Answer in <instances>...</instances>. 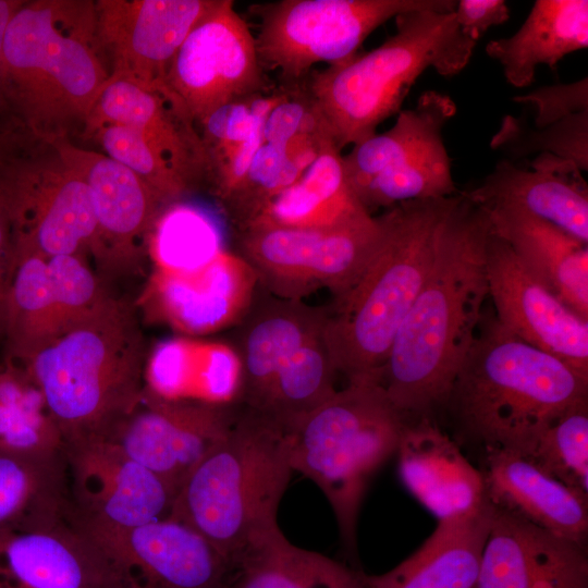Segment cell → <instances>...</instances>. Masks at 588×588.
Masks as SVG:
<instances>
[{
    "mask_svg": "<svg viewBox=\"0 0 588 588\" xmlns=\"http://www.w3.org/2000/svg\"><path fill=\"white\" fill-rule=\"evenodd\" d=\"M487 211L458 193L429 273L402 321L377 381L408 418L444 407L489 299Z\"/></svg>",
    "mask_w": 588,
    "mask_h": 588,
    "instance_id": "obj_1",
    "label": "cell"
},
{
    "mask_svg": "<svg viewBox=\"0 0 588 588\" xmlns=\"http://www.w3.org/2000/svg\"><path fill=\"white\" fill-rule=\"evenodd\" d=\"M108 79L95 1H23L4 37L0 101L30 138L51 145L82 136Z\"/></svg>",
    "mask_w": 588,
    "mask_h": 588,
    "instance_id": "obj_2",
    "label": "cell"
},
{
    "mask_svg": "<svg viewBox=\"0 0 588 588\" xmlns=\"http://www.w3.org/2000/svg\"><path fill=\"white\" fill-rule=\"evenodd\" d=\"M145 342L132 307L108 296L24 359L64 444L105 439L138 405Z\"/></svg>",
    "mask_w": 588,
    "mask_h": 588,
    "instance_id": "obj_3",
    "label": "cell"
},
{
    "mask_svg": "<svg viewBox=\"0 0 588 588\" xmlns=\"http://www.w3.org/2000/svg\"><path fill=\"white\" fill-rule=\"evenodd\" d=\"M588 399V375L518 339L485 309L444 407L485 449L525 452L574 404Z\"/></svg>",
    "mask_w": 588,
    "mask_h": 588,
    "instance_id": "obj_4",
    "label": "cell"
},
{
    "mask_svg": "<svg viewBox=\"0 0 588 588\" xmlns=\"http://www.w3.org/2000/svg\"><path fill=\"white\" fill-rule=\"evenodd\" d=\"M457 197L400 203L378 216L382 235L373 257L358 281L326 308L324 341L347 382L377 381Z\"/></svg>",
    "mask_w": 588,
    "mask_h": 588,
    "instance_id": "obj_5",
    "label": "cell"
},
{
    "mask_svg": "<svg viewBox=\"0 0 588 588\" xmlns=\"http://www.w3.org/2000/svg\"><path fill=\"white\" fill-rule=\"evenodd\" d=\"M293 471L289 431L241 406L225 437L183 481L167 517L199 532L233 567L257 537L279 526Z\"/></svg>",
    "mask_w": 588,
    "mask_h": 588,
    "instance_id": "obj_6",
    "label": "cell"
},
{
    "mask_svg": "<svg viewBox=\"0 0 588 588\" xmlns=\"http://www.w3.org/2000/svg\"><path fill=\"white\" fill-rule=\"evenodd\" d=\"M394 21L395 33L380 46L307 77L305 88L341 150L397 114L427 69L453 76L473 56L476 42L463 35L454 11L413 10Z\"/></svg>",
    "mask_w": 588,
    "mask_h": 588,
    "instance_id": "obj_7",
    "label": "cell"
},
{
    "mask_svg": "<svg viewBox=\"0 0 588 588\" xmlns=\"http://www.w3.org/2000/svg\"><path fill=\"white\" fill-rule=\"evenodd\" d=\"M408 419L376 380L363 379L336 390L289 431L293 470L322 491L350 551L369 481L396 453Z\"/></svg>",
    "mask_w": 588,
    "mask_h": 588,
    "instance_id": "obj_8",
    "label": "cell"
},
{
    "mask_svg": "<svg viewBox=\"0 0 588 588\" xmlns=\"http://www.w3.org/2000/svg\"><path fill=\"white\" fill-rule=\"evenodd\" d=\"M455 113L449 95L426 90L414 108L397 113L391 128L343 155L346 179L368 212L457 194L442 135Z\"/></svg>",
    "mask_w": 588,
    "mask_h": 588,
    "instance_id": "obj_9",
    "label": "cell"
},
{
    "mask_svg": "<svg viewBox=\"0 0 588 588\" xmlns=\"http://www.w3.org/2000/svg\"><path fill=\"white\" fill-rule=\"evenodd\" d=\"M454 0H280L254 7L264 70L297 85L318 63L341 64L358 54L387 21L413 10L454 11Z\"/></svg>",
    "mask_w": 588,
    "mask_h": 588,
    "instance_id": "obj_10",
    "label": "cell"
},
{
    "mask_svg": "<svg viewBox=\"0 0 588 588\" xmlns=\"http://www.w3.org/2000/svg\"><path fill=\"white\" fill-rule=\"evenodd\" d=\"M236 250L270 294L302 301L318 290L334 298L362 277L382 235L379 217L338 229L249 225L234 230Z\"/></svg>",
    "mask_w": 588,
    "mask_h": 588,
    "instance_id": "obj_11",
    "label": "cell"
},
{
    "mask_svg": "<svg viewBox=\"0 0 588 588\" xmlns=\"http://www.w3.org/2000/svg\"><path fill=\"white\" fill-rule=\"evenodd\" d=\"M35 152L7 157L0 148V198L13 245L46 259L90 250L96 222L85 181L52 145L35 139Z\"/></svg>",
    "mask_w": 588,
    "mask_h": 588,
    "instance_id": "obj_12",
    "label": "cell"
},
{
    "mask_svg": "<svg viewBox=\"0 0 588 588\" xmlns=\"http://www.w3.org/2000/svg\"><path fill=\"white\" fill-rule=\"evenodd\" d=\"M164 89L199 125L221 107L270 91L255 35L232 0H217L173 58Z\"/></svg>",
    "mask_w": 588,
    "mask_h": 588,
    "instance_id": "obj_13",
    "label": "cell"
},
{
    "mask_svg": "<svg viewBox=\"0 0 588 588\" xmlns=\"http://www.w3.org/2000/svg\"><path fill=\"white\" fill-rule=\"evenodd\" d=\"M240 404L161 397L147 388L106 440L160 477L176 494L194 467L228 433Z\"/></svg>",
    "mask_w": 588,
    "mask_h": 588,
    "instance_id": "obj_14",
    "label": "cell"
},
{
    "mask_svg": "<svg viewBox=\"0 0 588 588\" xmlns=\"http://www.w3.org/2000/svg\"><path fill=\"white\" fill-rule=\"evenodd\" d=\"M74 518L90 530L132 528L169 515L175 492L106 439L63 448Z\"/></svg>",
    "mask_w": 588,
    "mask_h": 588,
    "instance_id": "obj_15",
    "label": "cell"
},
{
    "mask_svg": "<svg viewBox=\"0 0 588 588\" xmlns=\"http://www.w3.org/2000/svg\"><path fill=\"white\" fill-rule=\"evenodd\" d=\"M217 0H98L96 35L109 77L164 90L177 50Z\"/></svg>",
    "mask_w": 588,
    "mask_h": 588,
    "instance_id": "obj_16",
    "label": "cell"
},
{
    "mask_svg": "<svg viewBox=\"0 0 588 588\" xmlns=\"http://www.w3.org/2000/svg\"><path fill=\"white\" fill-rule=\"evenodd\" d=\"M489 299L512 334L588 375V319L539 282L492 233L486 248Z\"/></svg>",
    "mask_w": 588,
    "mask_h": 588,
    "instance_id": "obj_17",
    "label": "cell"
},
{
    "mask_svg": "<svg viewBox=\"0 0 588 588\" xmlns=\"http://www.w3.org/2000/svg\"><path fill=\"white\" fill-rule=\"evenodd\" d=\"M51 145L89 188L96 222L89 252L107 269L134 267L148 254V237L163 203L138 175L106 154L69 139Z\"/></svg>",
    "mask_w": 588,
    "mask_h": 588,
    "instance_id": "obj_18",
    "label": "cell"
},
{
    "mask_svg": "<svg viewBox=\"0 0 588 588\" xmlns=\"http://www.w3.org/2000/svg\"><path fill=\"white\" fill-rule=\"evenodd\" d=\"M0 588H128L103 544L72 516L0 531Z\"/></svg>",
    "mask_w": 588,
    "mask_h": 588,
    "instance_id": "obj_19",
    "label": "cell"
},
{
    "mask_svg": "<svg viewBox=\"0 0 588 588\" xmlns=\"http://www.w3.org/2000/svg\"><path fill=\"white\" fill-rule=\"evenodd\" d=\"M86 529L117 562L128 588L228 587L230 563L205 537L181 522L164 517L132 528Z\"/></svg>",
    "mask_w": 588,
    "mask_h": 588,
    "instance_id": "obj_20",
    "label": "cell"
},
{
    "mask_svg": "<svg viewBox=\"0 0 588 588\" xmlns=\"http://www.w3.org/2000/svg\"><path fill=\"white\" fill-rule=\"evenodd\" d=\"M258 284L247 261L225 249L194 271L155 269L144 302L155 319L184 334L203 335L234 328L247 313Z\"/></svg>",
    "mask_w": 588,
    "mask_h": 588,
    "instance_id": "obj_21",
    "label": "cell"
},
{
    "mask_svg": "<svg viewBox=\"0 0 588 588\" xmlns=\"http://www.w3.org/2000/svg\"><path fill=\"white\" fill-rule=\"evenodd\" d=\"M475 588H588L586 546L492 506Z\"/></svg>",
    "mask_w": 588,
    "mask_h": 588,
    "instance_id": "obj_22",
    "label": "cell"
},
{
    "mask_svg": "<svg viewBox=\"0 0 588 588\" xmlns=\"http://www.w3.org/2000/svg\"><path fill=\"white\" fill-rule=\"evenodd\" d=\"M525 163L502 159L477 186L460 193L485 209H522L588 244V185L583 171L550 154Z\"/></svg>",
    "mask_w": 588,
    "mask_h": 588,
    "instance_id": "obj_23",
    "label": "cell"
},
{
    "mask_svg": "<svg viewBox=\"0 0 588 588\" xmlns=\"http://www.w3.org/2000/svg\"><path fill=\"white\" fill-rule=\"evenodd\" d=\"M395 454L404 486L438 522L468 517L487 503L481 470L430 416L407 420Z\"/></svg>",
    "mask_w": 588,
    "mask_h": 588,
    "instance_id": "obj_24",
    "label": "cell"
},
{
    "mask_svg": "<svg viewBox=\"0 0 588 588\" xmlns=\"http://www.w3.org/2000/svg\"><path fill=\"white\" fill-rule=\"evenodd\" d=\"M105 124L139 132L193 189L207 184L208 162L196 125L164 90L109 77L87 119L82 137Z\"/></svg>",
    "mask_w": 588,
    "mask_h": 588,
    "instance_id": "obj_25",
    "label": "cell"
},
{
    "mask_svg": "<svg viewBox=\"0 0 588 588\" xmlns=\"http://www.w3.org/2000/svg\"><path fill=\"white\" fill-rule=\"evenodd\" d=\"M326 308L274 296L258 284L236 328L232 345L241 363L236 403L257 411L279 369L306 342L323 331Z\"/></svg>",
    "mask_w": 588,
    "mask_h": 588,
    "instance_id": "obj_26",
    "label": "cell"
},
{
    "mask_svg": "<svg viewBox=\"0 0 588 588\" xmlns=\"http://www.w3.org/2000/svg\"><path fill=\"white\" fill-rule=\"evenodd\" d=\"M486 500L495 509L586 546L588 495L541 470L520 454L485 449Z\"/></svg>",
    "mask_w": 588,
    "mask_h": 588,
    "instance_id": "obj_27",
    "label": "cell"
},
{
    "mask_svg": "<svg viewBox=\"0 0 588 588\" xmlns=\"http://www.w3.org/2000/svg\"><path fill=\"white\" fill-rule=\"evenodd\" d=\"M485 210L492 233L510 246L523 266L588 319V244L515 207Z\"/></svg>",
    "mask_w": 588,
    "mask_h": 588,
    "instance_id": "obj_28",
    "label": "cell"
},
{
    "mask_svg": "<svg viewBox=\"0 0 588 588\" xmlns=\"http://www.w3.org/2000/svg\"><path fill=\"white\" fill-rule=\"evenodd\" d=\"M492 516L487 503L477 513L438 522L408 558L380 575H364L366 588H475Z\"/></svg>",
    "mask_w": 588,
    "mask_h": 588,
    "instance_id": "obj_29",
    "label": "cell"
},
{
    "mask_svg": "<svg viewBox=\"0 0 588 588\" xmlns=\"http://www.w3.org/2000/svg\"><path fill=\"white\" fill-rule=\"evenodd\" d=\"M372 218L346 179L341 149L330 142L304 174L245 226L338 229L363 224Z\"/></svg>",
    "mask_w": 588,
    "mask_h": 588,
    "instance_id": "obj_30",
    "label": "cell"
},
{
    "mask_svg": "<svg viewBox=\"0 0 588 588\" xmlns=\"http://www.w3.org/2000/svg\"><path fill=\"white\" fill-rule=\"evenodd\" d=\"M587 47V0H537L516 33L490 40L486 53L499 62L510 85L524 88L534 83L539 65L555 69Z\"/></svg>",
    "mask_w": 588,
    "mask_h": 588,
    "instance_id": "obj_31",
    "label": "cell"
},
{
    "mask_svg": "<svg viewBox=\"0 0 588 588\" xmlns=\"http://www.w3.org/2000/svg\"><path fill=\"white\" fill-rule=\"evenodd\" d=\"M145 382L166 399L231 403L240 389L241 363L232 345L170 339L147 359Z\"/></svg>",
    "mask_w": 588,
    "mask_h": 588,
    "instance_id": "obj_32",
    "label": "cell"
},
{
    "mask_svg": "<svg viewBox=\"0 0 588 588\" xmlns=\"http://www.w3.org/2000/svg\"><path fill=\"white\" fill-rule=\"evenodd\" d=\"M72 515L64 451L26 454L0 449V531L44 527Z\"/></svg>",
    "mask_w": 588,
    "mask_h": 588,
    "instance_id": "obj_33",
    "label": "cell"
},
{
    "mask_svg": "<svg viewBox=\"0 0 588 588\" xmlns=\"http://www.w3.org/2000/svg\"><path fill=\"white\" fill-rule=\"evenodd\" d=\"M364 574L291 543L277 526L244 550L226 588H366Z\"/></svg>",
    "mask_w": 588,
    "mask_h": 588,
    "instance_id": "obj_34",
    "label": "cell"
},
{
    "mask_svg": "<svg viewBox=\"0 0 588 588\" xmlns=\"http://www.w3.org/2000/svg\"><path fill=\"white\" fill-rule=\"evenodd\" d=\"M286 86L228 103L199 124L208 174L207 185L220 207L240 186L255 154L265 143L264 126Z\"/></svg>",
    "mask_w": 588,
    "mask_h": 588,
    "instance_id": "obj_35",
    "label": "cell"
},
{
    "mask_svg": "<svg viewBox=\"0 0 588 588\" xmlns=\"http://www.w3.org/2000/svg\"><path fill=\"white\" fill-rule=\"evenodd\" d=\"M0 315L11 359L23 362L62 331L45 257L12 245Z\"/></svg>",
    "mask_w": 588,
    "mask_h": 588,
    "instance_id": "obj_36",
    "label": "cell"
},
{
    "mask_svg": "<svg viewBox=\"0 0 588 588\" xmlns=\"http://www.w3.org/2000/svg\"><path fill=\"white\" fill-rule=\"evenodd\" d=\"M336 373L322 331L289 357L254 412L291 431L335 393Z\"/></svg>",
    "mask_w": 588,
    "mask_h": 588,
    "instance_id": "obj_37",
    "label": "cell"
},
{
    "mask_svg": "<svg viewBox=\"0 0 588 588\" xmlns=\"http://www.w3.org/2000/svg\"><path fill=\"white\" fill-rule=\"evenodd\" d=\"M223 250V233L215 217L182 200L161 209L147 244L155 269L168 272L197 270Z\"/></svg>",
    "mask_w": 588,
    "mask_h": 588,
    "instance_id": "obj_38",
    "label": "cell"
},
{
    "mask_svg": "<svg viewBox=\"0 0 588 588\" xmlns=\"http://www.w3.org/2000/svg\"><path fill=\"white\" fill-rule=\"evenodd\" d=\"M544 473L588 495V399L550 422L523 453Z\"/></svg>",
    "mask_w": 588,
    "mask_h": 588,
    "instance_id": "obj_39",
    "label": "cell"
},
{
    "mask_svg": "<svg viewBox=\"0 0 588 588\" xmlns=\"http://www.w3.org/2000/svg\"><path fill=\"white\" fill-rule=\"evenodd\" d=\"M490 147L509 160L550 154L588 170V110L546 127H534L524 117L504 115Z\"/></svg>",
    "mask_w": 588,
    "mask_h": 588,
    "instance_id": "obj_40",
    "label": "cell"
},
{
    "mask_svg": "<svg viewBox=\"0 0 588 588\" xmlns=\"http://www.w3.org/2000/svg\"><path fill=\"white\" fill-rule=\"evenodd\" d=\"M89 138L96 140L103 154L125 166L138 175L164 206L182 200L192 188L136 130L105 124Z\"/></svg>",
    "mask_w": 588,
    "mask_h": 588,
    "instance_id": "obj_41",
    "label": "cell"
},
{
    "mask_svg": "<svg viewBox=\"0 0 588 588\" xmlns=\"http://www.w3.org/2000/svg\"><path fill=\"white\" fill-rule=\"evenodd\" d=\"M63 448L62 434L33 383L19 397L0 403V449L45 454L61 452Z\"/></svg>",
    "mask_w": 588,
    "mask_h": 588,
    "instance_id": "obj_42",
    "label": "cell"
},
{
    "mask_svg": "<svg viewBox=\"0 0 588 588\" xmlns=\"http://www.w3.org/2000/svg\"><path fill=\"white\" fill-rule=\"evenodd\" d=\"M47 271L62 330L82 319L109 296L83 255L48 258Z\"/></svg>",
    "mask_w": 588,
    "mask_h": 588,
    "instance_id": "obj_43",
    "label": "cell"
},
{
    "mask_svg": "<svg viewBox=\"0 0 588 588\" xmlns=\"http://www.w3.org/2000/svg\"><path fill=\"white\" fill-rule=\"evenodd\" d=\"M516 103L531 107V126L546 127L575 113L588 110L587 76L572 83H559L538 87L513 97Z\"/></svg>",
    "mask_w": 588,
    "mask_h": 588,
    "instance_id": "obj_44",
    "label": "cell"
},
{
    "mask_svg": "<svg viewBox=\"0 0 588 588\" xmlns=\"http://www.w3.org/2000/svg\"><path fill=\"white\" fill-rule=\"evenodd\" d=\"M454 14L463 35L477 44L490 27L509 21L510 9L504 0H460Z\"/></svg>",
    "mask_w": 588,
    "mask_h": 588,
    "instance_id": "obj_45",
    "label": "cell"
},
{
    "mask_svg": "<svg viewBox=\"0 0 588 588\" xmlns=\"http://www.w3.org/2000/svg\"><path fill=\"white\" fill-rule=\"evenodd\" d=\"M12 245L13 233L11 220L0 198V311L11 262Z\"/></svg>",
    "mask_w": 588,
    "mask_h": 588,
    "instance_id": "obj_46",
    "label": "cell"
},
{
    "mask_svg": "<svg viewBox=\"0 0 588 588\" xmlns=\"http://www.w3.org/2000/svg\"><path fill=\"white\" fill-rule=\"evenodd\" d=\"M22 3L23 0H0V62L8 26Z\"/></svg>",
    "mask_w": 588,
    "mask_h": 588,
    "instance_id": "obj_47",
    "label": "cell"
},
{
    "mask_svg": "<svg viewBox=\"0 0 588 588\" xmlns=\"http://www.w3.org/2000/svg\"><path fill=\"white\" fill-rule=\"evenodd\" d=\"M1 145H2V136L0 134V148H1Z\"/></svg>",
    "mask_w": 588,
    "mask_h": 588,
    "instance_id": "obj_48",
    "label": "cell"
}]
</instances>
